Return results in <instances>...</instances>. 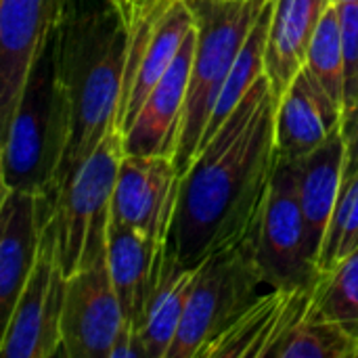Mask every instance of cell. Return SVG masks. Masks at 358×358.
I'll return each mask as SVG.
<instances>
[{"label":"cell","instance_id":"1","mask_svg":"<svg viewBox=\"0 0 358 358\" xmlns=\"http://www.w3.org/2000/svg\"><path fill=\"white\" fill-rule=\"evenodd\" d=\"M279 96L262 73L180 178L166 250L185 266L245 239L277 166Z\"/></svg>","mask_w":358,"mask_h":358},{"label":"cell","instance_id":"2","mask_svg":"<svg viewBox=\"0 0 358 358\" xmlns=\"http://www.w3.org/2000/svg\"><path fill=\"white\" fill-rule=\"evenodd\" d=\"M134 6L120 0H73L55 29L57 57L71 107V136L52 203L71 174L117 122L132 44Z\"/></svg>","mask_w":358,"mask_h":358},{"label":"cell","instance_id":"3","mask_svg":"<svg viewBox=\"0 0 358 358\" xmlns=\"http://www.w3.org/2000/svg\"><path fill=\"white\" fill-rule=\"evenodd\" d=\"M69 136L71 107L59 69L57 36L52 34L34 61L17 109L2 130V189L31 191L52 201Z\"/></svg>","mask_w":358,"mask_h":358},{"label":"cell","instance_id":"4","mask_svg":"<svg viewBox=\"0 0 358 358\" xmlns=\"http://www.w3.org/2000/svg\"><path fill=\"white\" fill-rule=\"evenodd\" d=\"M195 19V55L180 122L174 166H191L218 94L264 6L271 0H185Z\"/></svg>","mask_w":358,"mask_h":358},{"label":"cell","instance_id":"5","mask_svg":"<svg viewBox=\"0 0 358 358\" xmlns=\"http://www.w3.org/2000/svg\"><path fill=\"white\" fill-rule=\"evenodd\" d=\"M268 289L250 235L210 254L197 266L193 292L168 358L199 357L216 336Z\"/></svg>","mask_w":358,"mask_h":358},{"label":"cell","instance_id":"6","mask_svg":"<svg viewBox=\"0 0 358 358\" xmlns=\"http://www.w3.org/2000/svg\"><path fill=\"white\" fill-rule=\"evenodd\" d=\"M124 153V132L113 126L57 197L55 222L67 277L107 254L111 201Z\"/></svg>","mask_w":358,"mask_h":358},{"label":"cell","instance_id":"7","mask_svg":"<svg viewBox=\"0 0 358 358\" xmlns=\"http://www.w3.org/2000/svg\"><path fill=\"white\" fill-rule=\"evenodd\" d=\"M250 237L258 266L271 289L317 283L319 268L308 252L306 222L292 159L277 157L268 193Z\"/></svg>","mask_w":358,"mask_h":358},{"label":"cell","instance_id":"8","mask_svg":"<svg viewBox=\"0 0 358 358\" xmlns=\"http://www.w3.org/2000/svg\"><path fill=\"white\" fill-rule=\"evenodd\" d=\"M67 294V275L59 254V231L52 218L46 222L38 260L4 323L2 357L50 358L63 352L61 317Z\"/></svg>","mask_w":358,"mask_h":358},{"label":"cell","instance_id":"9","mask_svg":"<svg viewBox=\"0 0 358 358\" xmlns=\"http://www.w3.org/2000/svg\"><path fill=\"white\" fill-rule=\"evenodd\" d=\"M124 327V310L105 254L67 277L61 317V355L69 358H111Z\"/></svg>","mask_w":358,"mask_h":358},{"label":"cell","instance_id":"10","mask_svg":"<svg viewBox=\"0 0 358 358\" xmlns=\"http://www.w3.org/2000/svg\"><path fill=\"white\" fill-rule=\"evenodd\" d=\"M73 0H0V132L8 126L29 69Z\"/></svg>","mask_w":358,"mask_h":358},{"label":"cell","instance_id":"11","mask_svg":"<svg viewBox=\"0 0 358 358\" xmlns=\"http://www.w3.org/2000/svg\"><path fill=\"white\" fill-rule=\"evenodd\" d=\"M180 178L174 159L168 155L124 153L111 201V218L166 243Z\"/></svg>","mask_w":358,"mask_h":358},{"label":"cell","instance_id":"12","mask_svg":"<svg viewBox=\"0 0 358 358\" xmlns=\"http://www.w3.org/2000/svg\"><path fill=\"white\" fill-rule=\"evenodd\" d=\"M55 203L40 193L2 189L0 203V315L8 321L19 294L38 260L42 233Z\"/></svg>","mask_w":358,"mask_h":358},{"label":"cell","instance_id":"13","mask_svg":"<svg viewBox=\"0 0 358 358\" xmlns=\"http://www.w3.org/2000/svg\"><path fill=\"white\" fill-rule=\"evenodd\" d=\"M313 289L315 285L264 292L197 358H268L273 348L308 315Z\"/></svg>","mask_w":358,"mask_h":358},{"label":"cell","instance_id":"14","mask_svg":"<svg viewBox=\"0 0 358 358\" xmlns=\"http://www.w3.org/2000/svg\"><path fill=\"white\" fill-rule=\"evenodd\" d=\"M197 31L187 34L174 63L147 96L132 126L124 132V151L130 155H168L174 159L180 122L191 80Z\"/></svg>","mask_w":358,"mask_h":358},{"label":"cell","instance_id":"15","mask_svg":"<svg viewBox=\"0 0 358 358\" xmlns=\"http://www.w3.org/2000/svg\"><path fill=\"white\" fill-rule=\"evenodd\" d=\"M344 109L304 65L277 107V157L300 159L342 130Z\"/></svg>","mask_w":358,"mask_h":358},{"label":"cell","instance_id":"16","mask_svg":"<svg viewBox=\"0 0 358 358\" xmlns=\"http://www.w3.org/2000/svg\"><path fill=\"white\" fill-rule=\"evenodd\" d=\"M166 243L111 218L107 231V262L120 298L126 327L141 336L149 296L155 287Z\"/></svg>","mask_w":358,"mask_h":358},{"label":"cell","instance_id":"17","mask_svg":"<svg viewBox=\"0 0 358 358\" xmlns=\"http://www.w3.org/2000/svg\"><path fill=\"white\" fill-rule=\"evenodd\" d=\"M292 162L296 166L298 197L306 222L308 252L319 268L323 239L344 180V164H346L344 132L338 130L313 153Z\"/></svg>","mask_w":358,"mask_h":358},{"label":"cell","instance_id":"18","mask_svg":"<svg viewBox=\"0 0 358 358\" xmlns=\"http://www.w3.org/2000/svg\"><path fill=\"white\" fill-rule=\"evenodd\" d=\"M329 4V0H275L264 71L279 99L304 67L308 46Z\"/></svg>","mask_w":358,"mask_h":358},{"label":"cell","instance_id":"19","mask_svg":"<svg viewBox=\"0 0 358 358\" xmlns=\"http://www.w3.org/2000/svg\"><path fill=\"white\" fill-rule=\"evenodd\" d=\"M195 277L197 266L180 264L166 250L141 327V342L147 358H168L180 329Z\"/></svg>","mask_w":358,"mask_h":358},{"label":"cell","instance_id":"20","mask_svg":"<svg viewBox=\"0 0 358 358\" xmlns=\"http://www.w3.org/2000/svg\"><path fill=\"white\" fill-rule=\"evenodd\" d=\"M273 6H275V0H271L264 6L260 19L256 21L252 34L248 36V40H245V44H243V48H241V52H239V57H237L220 94H218V101L214 105V111H212L210 122L206 126V132L201 136V145L218 132V128L227 122V117L233 113V109L239 105V101L245 96V92L254 86V82L262 73H266L264 71V57H266L268 31H271Z\"/></svg>","mask_w":358,"mask_h":358},{"label":"cell","instance_id":"21","mask_svg":"<svg viewBox=\"0 0 358 358\" xmlns=\"http://www.w3.org/2000/svg\"><path fill=\"white\" fill-rule=\"evenodd\" d=\"M358 357V334L342 323L304 317L268 358H352Z\"/></svg>","mask_w":358,"mask_h":358},{"label":"cell","instance_id":"22","mask_svg":"<svg viewBox=\"0 0 358 358\" xmlns=\"http://www.w3.org/2000/svg\"><path fill=\"white\" fill-rule=\"evenodd\" d=\"M308 317L342 323L358 334V248L334 268L319 273Z\"/></svg>","mask_w":358,"mask_h":358},{"label":"cell","instance_id":"23","mask_svg":"<svg viewBox=\"0 0 358 358\" xmlns=\"http://www.w3.org/2000/svg\"><path fill=\"white\" fill-rule=\"evenodd\" d=\"M344 109V44L336 4H329L308 46L304 63Z\"/></svg>","mask_w":358,"mask_h":358},{"label":"cell","instance_id":"24","mask_svg":"<svg viewBox=\"0 0 358 358\" xmlns=\"http://www.w3.org/2000/svg\"><path fill=\"white\" fill-rule=\"evenodd\" d=\"M358 248V170L342 182L319 256V273L334 268Z\"/></svg>","mask_w":358,"mask_h":358},{"label":"cell","instance_id":"25","mask_svg":"<svg viewBox=\"0 0 358 358\" xmlns=\"http://www.w3.org/2000/svg\"><path fill=\"white\" fill-rule=\"evenodd\" d=\"M344 44V117L358 105V0L336 4ZM344 122V120H342Z\"/></svg>","mask_w":358,"mask_h":358},{"label":"cell","instance_id":"26","mask_svg":"<svg viewBox=\"0 0 358 358\" xmlns=\"http://www.w3.org/2000/svg\"><path fill=\"white\" fill-rule=\"evenodd\" d=\"M342 132L346 138V164H344V180L355 176L358 170V105L342 122ZM342 180V182H344Z\"/></svg>","mask_w":358,"mask_h":358},{"label":"cell","instance_id":"27","mask_svg":"<svg viewBox=\"0 0 358 358\" xmlns=\"http://www.w3.org/2000/svg\"><path fill=\"white\" fill-rule=\"evenodd\" d=\"M157 2H162V0H132V6L134 8H149V6H155Z\"/></svg>","mask_w":358,"mask_h":358},{"label":"cell","instance_id":"28","mask_svg":"<svg viewBox=\"0 0 358 358\" xmlns=\"http://www.w3.org/2000/svg\"><path fill=\"white\" fill-rule=\"evenodd\" d=\"M331 4H342V2H352V0H329Z\"/></svg>","mask_w":358,"mask_h":358},{"label":"cell","instance_id":"29","mask_svg":"<svg viewBox=\"0 0 358 358\" xmlns=\"http://www.w3.org/2000/svg\"><path fill=\"white\" fill-rule=\"evenodd\" d=\"M120 2H124V4H132V0H120Z\"/></svg>","mask_w":358,"mask_h":358}]
</instances>
